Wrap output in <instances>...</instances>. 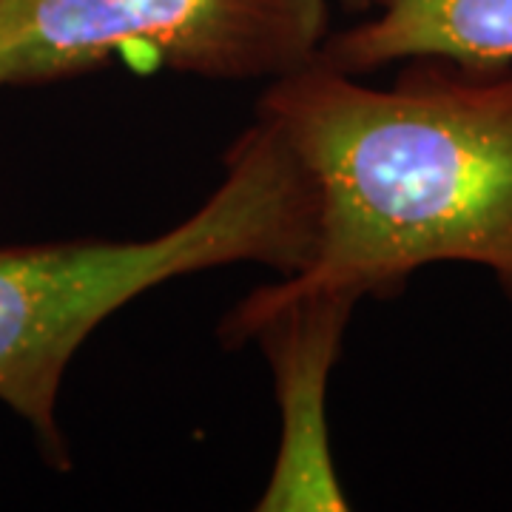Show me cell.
<instances>
[{"mask_svg":"<svg viewBox=\"0 0 512 512\" xmlns=\"http://www.w3.org/2000/svg\"><path fill=\"white\" fill-rule=\"evenodd\" d=\"M373 15L330 32L319 57L350 74L402 60H439L464 72L512 66V0H370Z\"/></svg>","mask_w":512,"mask_h":512,"instance_id":"5","label":"cell"},{"mask_svg":"<svg viewBox=\"0 0 512 512\" xmlns=\"http://www.w3.org/2000/svg\"><path fill=\"white\" fill-rule=\"evenodd\" d=\"M356 299L308 296L265 316L251 339H262L274 362L282 439L259 510H348L328 441V379L342 348Z\"/></svg>","mask_w":512,"mask_h":512,"instance_id":"4","label":"cell"},{"mask_svg":"<svg viewBox=\"0 0 512 512\" xmlns=\"http://www.w3.org/2000/svg\"><path fill=\"white\" fill-rule=\"evenodd\" d=\"M330 0H0V92L111 60L202 80H276L319 57Z\"/></svg>","mask_w":512,"mask_h":512,"instance_id":"3","label":"cell"},{"mask_svg":"<svg viewBox=\"0 0 512 512\" xmlns=\"http://www.w3.org/2000/svg\"><path fill=\"white\" fill-rule=\"evenodd\" d=\"M279 225L268 197L222 177L200 208L157 237L69 239L0 248V404L32 433L49 464L69 470L60 393L86 339L137 296L222 265H262Z\"/></svg>","mask_w":512,"mask_h":512,"instance_id":"2","label":"cell"},{"mask_svg":"<svg viewBox=\"0 0 512 512\" xmlns=\"http://www.w3.org/2000/svg\"><path fill=\"white\" fill-rule=\"evenodd\" d=\"M256 114L305 168L316 231L296 271L228 313V345L293 299L387 296L436 262L478 265L512 299V66L376 89L316 57L271 80Z\"/></svg>","mask_w":512,"mask_h":512,"instance_id":"1","label":"cell"}]
</instances>
